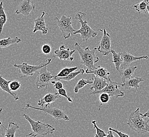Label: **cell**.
Masks as SVG:
<instances>
[{"instance_id":"obj_8","label":"cell","mask_w":149,"mask_h":137,"mask_svg":"<svg viewBox=\"0 0 149 137\" xmlns=\"http://www.w3.org/2000/svg\"><path fill=\"white\" fill-rule=\"evenodd\" d=\"M47 67V66H45L39 70L36 82L37 89H48L49 84L52 80H54L55 76L52 75Z\"/></svg>"},{"instance_id":"obj_5","label":"cell","mask_w":149,"mask_h":137,"mask_svg":"<svg viewBox=\"0 0 149 137\" xmlns=\"http://www.w3.org/2000/svg\"><path fill=\"white\" fill-rule=\"evenodd\" d=\"M52 59L48 58L45 61L44 63H41L38 66H32L30 65L27 63L23 62L20 64L15 63L13 66L15 68L19 69V71L20 74H21L20 77H27L32 76L36 72L40 70L41 68H42L45 66H48L52 62Z\"/></svg>"},{"instance_id":"obj_39","label":"cell","mask_w":149,"mask_h":137,"mask_svg":"<svg viewBox=\"0 0 149 137\" xmlns=\"http://www.w3.org/2000/svg\"><path fill=\"white\" fill-rule=\"evenodd\" d=\"M147 12H148L149 15V6H148V9H147Z\"/></svg>"},{"instance_id":"obj_10","label":"cell","mask_w":149,"mask_h":137,"mask_svg":"<svg viewBox=\"0 0 149 137\" xmlns=\"http://www.w3.org/2000/svg\"><path fill=\"white\" fill-rule=\"evenodd\" d=\"M103 35L100 40V43L97 48V51L104 56L109 55L111 53V38L109 33L107 32L106 30H103Z\"/></svg>"},{"instance_id":"obj_30","label":"cell","mask_w":149,"mask_h":137,"mask_svg":"<svg viewBox=\"0 0 149 137\" xmlns=\"http://www.w3.org/2000/svg\"><path fill=\"white\" fill-rule=\"evenodd\" d=\"M111 96L106 93H102L99 95V100L100 102V106L104 104H106L109 102L110 100Z\"/></svg>"},{"instance_id":"obj_9","label":"cell","mask_w":149,"mask_h":137,"mask_svg":"<svg viewBox=\"0 0 149 137\" xmlns=\"http://www.w3.org/2000/svg\"><path fill=\"white\" fill-rule=\"evenodd\" d=\"M109 83L105 88L100 91L96 92L94 95H96L102 93H106L109 94L111 97L118 98L123 97L124 96V92L121 91L120 89V86H122V84L115 81H112L111 79H109Z\"/></svg>"},{"instance_id":"obj_35","label":"cell","mask_w":149,"mask_h":137,"mask_svg":"<svg viewBox=\"0 0 149 137\" xmlns=\"http://www.w3.org/2000/svg\"><path fill=\"white\" fill-rule=\"evenodd\" d=\"M109 130H111L112 131L114 132L116 134H118V136H119V137H130L129 134H124L123 132L120 131H118V130H116V129H114L109 128Z\"/></svg>"},{"instance_id":"obj_33","label":"cell","mask_w":149,"mask_h":137,"mask_svg":"<svg viewBox=\"0 0 149 137\" xmlns=\"http://www.w3.org/2000/svg\"><path fill=\"white\" fill-rule=\"evenodd\" d=\"M41 51L43 54L48 55L52 53V46L48 44H44L41 47Z\"/></svg>"},{"instance_id":"obj_11","label":"cell","mask_w":149,"mask_h":137,"mask_svg":"<svg viewBox=\"0 0 149 137\" xmlns=\"http://www.w3.org/2000/svg\"><path fill=\"white\" fill-rule=\"evenodd\" d=\"M35 9L36 6L31 0H22L15 10V13L16 15H22L25 17H31V13L34 11Z\"/></svg>"},{"instance_id":"obj_21","label":"cell","mask_w":149,"mask_h":137,"mask_svg":"<svg viewBox=\"0 0 149 137\" xmlns=\"http://www.w3.org/2000/svg\"><path fill=\"white\" fill-rule=\"evenodd\" d=\"M1 125L3 127V128L6 131V133L4 134L5 137H15L16 132L20 128V127L18 126L17 124L13 122H9L8 128H6V127H4V126H3L1 122Z\"/></svg>"},{"instance_id":"obj_34","label":"cell","mask_w":149,"mask_h":137,"mask_svg":"<svg viewBox=\"0 0 149 137\" xmlns=\"http://www.w3.org/2000/svg\"><path fill=\"white\" fill-rule=\"evenodd\" d=\"M51 83H52V84H53V86H54L55 89L58 90H59L60 89L63 88V83H62V82H61L59 81H56L55 80H52Z\"/></svg>"},{"instance_id":"obj_37","label":"cell","mask_w":149,"mask_h":137,"mask_svg":"<svg viewBox=\"0 0 149 137\" xmlns=\"http://www.w3.org/2000/svg\"><path fill=\"white\" fill-rule=\"evenodd\" d=\"M115 137L114 134H113V131L111 130H109L107 132V137Z\"/></svg>"},{"instance_id":"obj_24","label":"cell","mask_w":149,"mask_h":137,"mask_svg":"<svg viewBox=\"0 0 149 137\" xmlns=\"http://www.w3.org/2000/svg\"><path fill=\"white\" fill-rule=\"evenodd\" d=\"M85 72V70H84L83 68H80L77 71L72 72L70 74L68 75L65 77H56L54 78L55 80H63V81H70L74 79V78L77 77L79 75H83Z\"/></svg>"},{"instance_id":"obj_1","label":"cell","mask_w":149,"mask_h":137,"mask_svg":"<svg viewBox=\"0 0 149 137\" xmlns=\"http://www.w3.org/2000/svg\"><path fill=\"white\" fill-rule=\"evenodd\" d=\"M140 108H138L130 115L127 125L131 129L138 134L149 133V121L144 120Z\"/></svg>"},{"instance_id":"obj_27","label":"cell","mask_w":149,"mask_h":137,"mask_svg":"<svg viewBox=\"0 0 149 137\" xmlns=\"http://www.w3.org/2000/svg\"><path fill=\"white\" fill-rule=\"evenodd\" d=\"M149 6V0H143L140 3L135 4L133 7L139 13H142L144 12L147 11V9Z\"/></svg>"},{"instance_id":"obj_23","label":"cell","mask_w":149,"mask_h":137,"mask_svg":"<svg viewBox=\"0 0 149 137\" xmlns=\"http://www.w3.org/2000/svg\"><path fill=\"white\" fill-rule=\"evenodd\" d=\"M113 56L112 62L114 64L115 67L117 71H119L120 70V66L123 64V60L120 53H117L114 50L111 51Z\"/></svg>"},{"instance_id":"obj_25","label":"cell","mask_w":149,"mask_h":137,"mask_svg":"<svg viewBox=\"0 0 149 137\" xmlns=\"http://www.w3.org/2000/svg\"><path fill=\"white\" fill-rule=\"evenodd\" d=\"M7 21L8 17L5 11V9L3 7V2L1 1L0 3V33H1L3 31V27L6 23Z\"/></svg>"},{"instance_id":"obj_6","label":"cell","mask_w":149,"mask_h":137,"mask_svg":"<svg viewBox=\"0 0 149 137\" xmlns=\"http://www.w3.org/2000/svg\"><path fill=\"white\" fill-rule=\"evenodd\" d=\"M23 109H32L39 111L43 112L45 113L49 114L56 120H64L66 121H69V118L66 113L61 109L59 108H41V107H36L31 105V103L29 102L26 104V108H22Z\"/></svg>"},{"instance_id":"obj_7","label":"cell","mask_w":149,"mask_h":137,"mask_svg":"<svg viewBox=\"0 0 149 137\" xmlns=\"http://www.w3.org/2000/svg\"><path fill=\"white\" fill-rule=\"evenodd\" d=\"M55 19L65 39H69L76 31L72 27V19L70 17L63 15L60 19H59L57 17H55Z\"/></svg>"},{"instance_id":"obj_4","label":"cell","mask_w":149,"mask_h":137,"mask_svg":"<svg viewBox=\"0 0 149 137\" xmlns=\"http://www.w3.org/2000/svg\"><path fill=\"white\" fill-rule=\"evenodd\" d=\"M23 117L29 122L31 127L32 132L26 136V137H30L33 134L46 136L49 134H52L56 129L52 126L41 122L40 121L33 120L27 114H24Z\"/></svg>"},{"instance_id":"obj_31","label":"cell","mask_w":149,"mask_h":137,"mask_svg":"<svg viewBox=\"0 0 149 137\" xmlns=\"http://www.w3.org/2000/svg\"><path fill=\"white\" fill-rule=\"evenodd\" d=\"M21 86V83L17 80L12 81L10 83V88L12 91H16L19 90Z\"/></svg>"},{"instance_id":"obj_15","label":"cell","mask_w":149,"mask_h":137,"mask_svg":"<svg viewBox=\"0 0 149 137\" xmlns=\"http://www.w3.org/2000/svg\"><path fill=\"white\" fill-rule=\"evenodd\" d=\"M93 83L92 84V86L91 87V90L93 91L92 92L91 94L94 95L96 92L102 90L109 84L107 81V80L102 77H98L95 75H93Z\"/></svg>"},{"instance_id":"obj_32","label":"cell","mask_w":149,"mask_h":137,"mask_svg":"<svg viewBox=\"0 0 149 137\" xmlns=\"http://www.w3.org/2000/svg\"><path fill=\"white\" fill-rule=\"evenodd\" d=\"M58 93L60 95H61V96H63V97L66 98L67 100H68V101L69 102L72 103L73 102V100L72 99L71 97H70V96H69V95H68L66 89L64 88L60 89L58 90Z\"/></svg>"},{"instance_id":"obj_20","label":"cell","mask_w":149,"mask_h":137,"mask_svg":"<svg viewBox=\"0 0 149 137\" xmlns=\"http://www.w3.org/2000/svg\"><path fill=\"white\" fill-rule=\"evenodd\" d=\"M11 81L10 80H6L4 78H3L2 75H0V87L1 89L4 91L10 94L15 99V100L17 101L19 100V98L17 97V95L15 93H13V91H12L10 88V83L11 82Z\"/></svg>"},{"instance_id":"obj_16","label":"cell","mask_w":149,"mask_h":137,"mask_svg":"<svg viewBox=\"0 0 149 137\" xmlns=\"http://www.w3.org/2000/svg\"><path fill=\"white\" fill-rule=\"evenodd\" d=\"M137 66H123L122 68L119 71L122 83H124L126 80L133 77L135 71L137 69Z\"/></svg>"},{"instance_id":"obj_3","label":"cell","mask_w":149,"mask_h":137,"mask_svg":"<svg viewBox=\"0 0 149 137\" xmlns=\"http://www.w3.org/2000/svg\"><path fill=\"white\" fill-rule=\"evenodd\" d=\"M85 13L79 12L75 16V19L79 21L80 24V29L74 32L73 35L80 34L81 39L84 42H86L91 39L95 38L97 35V32L92 29L88 26L87 21L84 20V17L86 16Z\"/></svg>"},{"instance_id":"obj_14","label":"cell","mask_w":149,"mask_h":137,"mask_svg":"<svg viewBox=\"0 0 149 137\" xmlns=\"http://www.w3.org/2000/svg\"><path fill=\"white\" fill-rule=\"evenodd\" d=\"M58 99H61L60 95L58 92L55 93H48L38 101V105L41 108H48L51 103Z\"/></svg>"},{"instance_id":"obj_38","label":"cell","mask_w":149,"mask_h":137,"mask_svg":"<svg viewBox=\"0 0 149 137\" xmlns=\"http://www.w3.org/2000/svg\"><path fill=\"white\" fill-rule=\"evenodd\" d=\"M37 135H36V134H33V135H32V136H31L30 137H37Z\"/></svg>"},{"instance_id":"obj_26","label":"cell","mask_w":149,"mask_h":137,"mask_svg":"<svg viewBox=\"0 0 149 137\" xmlns=\"http://www.w3.org/2000/svg\"><path fill=\"white\" fill-rule=\"evenodd\" d=\"M93 83V80L92 79H84L83 78L81 79L78 81L77 83L74 86V91L75 93H77L79 90L83 88L85 86L89 84H92Z\"/></svg>"},{"instance_id":"obj_28","label":"cell","mask_w":149,"mask_h":137,"mask_svg":"<svg viewBox=\"0 0 149 137\" xmlns=\"http://www.w3.org/2000/svg\"><path fill=\"white\" fill-rule=\"evenodd\" d=\"M78 68L77 66H74V67H71V68H65L62 69L60 71L56 76V77H65L67 75H68L69 74H70L72 72H74L77 70Z\"/></svg>"},{"instance_id":"obj_36","label":"cell","mask_w":149,"mask_h":137,"mask_svg":"<svg viewBox=\"0 0 149 137\" xmlns=\"http://www.w3.org/2000/svg\"><path fill=\"white\" fill-rule=\"evenodd\" d=\"M141 115L142 116V117L143 118H148V119H149V110H148L147 112H146L145 113H144V114H142L141 113ZM149 121V120H148Z\"/></svg>"},{"instance_id":"obj_19","label":"cell","mask_w":149,"mask_h":137,"mask_svg":"<svg viewBox=\"0 0 149 137\" xmlns=\"http://www.w3.org/2000/svg\"><path fill=\"white\" fill-rule=\"evenodd\" d=\"M144 81L143 79L139 77H132L126 80L124 83H122V86L126 90L135 89L138 90L140 88V83Z\"/></svg>"},{"instance_id":"obj_18","label":"cell","mask_w":149,"mask_h":137,"mask_svg":"<svg viewBox=\"0 0 149 137\" xmlns=\"http://www.w3.org/2000/svg\"><path fill=\"white\" fill-rule=\"evenodd\" d=\"M120 53H121V56L123 60V64H122L123 66H130L131 63L138 60H141V59H146V60L149 59V57L146 55H143L142 57H135L132 54L125 51L121 52Z\"/></svg>"},{"instance_id":"obj_22","label":"cell","mask_w":149,"mask_h":137,"mask_svg":"<svg viewBox=\"0 0 149 137\" xmlns=\"http://www.w3.org/2000/svg\"><path fill=\"white\" fill-rule=\"evenodd\" d=\"M21 41V39H20L19 37H17L14 38H11L10 37L4 38L0 40V47L2 48H7L9 46L17 43H20Z\"/></svg>"},{"instance_id":"obj_13","label":"cell","mask_w":149,"mask_h":137,"mask_svg":"<svg viewBox=\"0 0 149 137\" xmlns=\"http://www.w3.org/2000/svg\"><path fill=\"white\" fill-rule=\"evenodd\" d=\"M46 15V12L43 11L40 17H38L34 20L35 26L33 30V33H36L37 31H41L43 35H46L48 32V28L47 26L45 15Z\"/></svg>"},{"instance_id":"obj_2","label":"cell","mask_w":149,"mask_h":137,"mask_svg":"<svg viewBox=\"0 0 149 137\" xmlns=\"http://www.w3.org/2000/svg\"><path fill=\"white\" fill-rule=\"evenodd\" d=\"M74 47L76 49L81 58V63L89 70H93L95 68V64L97 63L100 59L96 55V51L97 48H95L91 50L89 46L83 49L78 42L74 43Z\"/></svg>"},{"instance_id":"obj_17","label":"cell","mask_w":149,"mask_h":137,"mask_svg":"<svg viewBox=\"0 0 149 137\" xmlns=\"http://www.w3.org/2000/svg\"><path fill=\"white\" fill-rule=\"evenodd\" d=\"M85 73L87 74H93V75H95L98 77L103 78L107 81H109L110 79L109 77V76L111 74L110 72L103 66H97L93 70H89L87 68L85 70Z\"/></svg>"},{"instance_id":"obj_29","label":"cell","mask_w":149,"mask_h":137,"mask_svg":"<svg viewBox=\"0 0 149 137\" xmlns=\"http://www.w3.org/2000/svg\"><path fill=\"white\" fill-rule=\"evenodd\" d=\"M97 122V120H93L92 121V123L93 125L94 128L96 129V133L95 136L94 137H107V134L103 130L100 129L97 126L96 122Z\"/></svg>"},{"instance_id":"obj_12","label":"cell","mask_w":149,"mask_h":137,"mask_svg":"<svg viewBox=\"0 0 149 137\" xmlns=\"http://www.w3.org/2000/svg\"><path fill=\"white\" fill-rule=\"evenodd\" d=\"M75 53V50H70L69 48L66 49L65 45H61L59 49L56 50L54 52V57L58 58L59 60H67L72 62L74 58L72 57V55Z\"/></svg>"}]
</instances>
